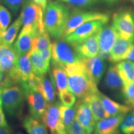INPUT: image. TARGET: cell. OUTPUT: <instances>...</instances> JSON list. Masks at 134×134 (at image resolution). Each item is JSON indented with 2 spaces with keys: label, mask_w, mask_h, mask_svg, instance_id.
<instances>
[{
  "label": "cell",
  "mask_w": 134,
  "mask_h": 134,
  "mask_svg": "<svg viewBox=\"0 0 134 134\" xmlns=\"http://www.w3.org/2000/svg\"><path fill=\"white\" fill-rule=\"evenodd\" d=\"M98 37L99 32L88 38L81 43L74 46L77 53L82 59L98 55L99 51Z\"/></svg>",
  "instance_id": "2e32d148"
},
{
  "label": "cell",
  "mask_w": 134,
  "mask_h": 134,
  "mask_svg": "<svg viewBox=\"0 0 134 134\" xmlns=\"http://www.w3.org/2000/svg\"><path fill=\"white\" fill-rule=\"evenodd\" d=\"M107 23L100 20L88 22L76 28L73 32L65 37L64 39L73 46H75L99 32Z\"/></svg>",
  "instance_id": "52a82bcc"
},
{
  "label": "cell",
  "mask_w": 134,
  "mask_h": 134,
  "mask_svg": "<svg viewBox=\"0 0 134 134\" xmlns=\"http://www.w3.org/2000/svg\"><path fill=\"white\" fill-rule=\"evenodd\" d=\"M37 34L34 31H21L13 46L18 56L26 55L31 51L33 39Z\"/></svg>",
  "instance_id": "d6986e66"
},
{
  "label": "cell",
  "mask_w": 134,
  "mask_h": 134,
  "mask_svg": "<svg viewBox=\"0 0 134 134\" xmlns=\"http://www.w3.org/2000/svg\"><path fill=\"white\" fill-rule=\"evenodd\" d=\"M70 14L69 8L57 1L47 4L43 12V21L45 29L50 36L56 40L63 38Z\"/></svg>",
  "instance_id": "7a4b0ae2"
},
{
  "label": "cell",
  "mask_w": 134,
  "mask_h": 134,
  "mask_svg": "<svg viewBox=\"0 0 134 134\" xmlns=\"http://www.w3.org/2000/svg\"><path fill=\"white\" fill-rule=\"evenodd\" d=\"M81 60L64 67L68 76L70 91L78 99H83L99 91L97 85L92 81L85 71Z\"/></svg>",
  "instance_id": "6da1fadb"
},
{
  "label": "cell",
  "mask_w": 134,
  "mask_h": 134,
  "mask_svg": "<svg viewBox=\"0 0 134 134\" xmlns=\"http://www.w3.org/2000/svg\"><path fill=\"white\" fill-rule=\"evenodd\" d=\"M59 104L58 102L48 104L41 118L42 121L49 129L51 133L68 134L60 117Z\"/></svg>",
  "instance_id": "9c48e42d"
},
{
  "label": "cell",
  "mask_w": 134,
  "mask_h": 134,
  "mask_svg": "<svg viewBox=\"0 0 134 134\" xmlns=\"http://www.w3.org/2000/svg\"><path fill=\"white\" fill-rule=\"evenodd\" d=\"M3 89H4L3 87L0 86V105H2V101H1V94H2Z\"/></svg>",
  "instance_id": "7bdbcfd3"
},
{
  "label": "cell",
  "mask_w": 134,
  "mask_h": 134,
  "mask_svg": "<svg viewBox=\"0 0 134 134\" xmlns=\"http://www.w3.org/2000/svg\"><path fill=\"white\" fill-rule=\"evenodd\" d=\"M52 76L58 93L69 90L68 83V76L64 68L60 66H52Z\"/></svg>",
  "instance_id": "484cf974"
},
{
  "label": "cell",
  "mask_w": 134,
  "mask_h": 134,
  "mask_svg": "<svg viewBox=\"0 0 134 134\" xmlns=\"http://www.w3.org/2000/svg\"><path fill=\"white\" fill-rule=\"evenodd\" d=\"M94 134H96V133H94ZM110 134H120V132H119V131H117V132H114V133H110Z\"/></svg>",
  "instance_id": "f6af8a7d"
},
{
  "label": "cell",
  "mask_w": 134,
  "mask_h": 134,
  "mask_svg": "<svg viewBox=\"0 0 134 134\" xmlns=\"http://www.w3.org/2000/svg\"><path fill=\"white\" fill-rule=\"evenodd\" d=\"M99 96L104 108L107 117L119 115H125L132 110L131 105L117 103L99 91Z\"/></svg>",
  "instance_id": "e0dca14e"
},
{
  "label": "cell",
  "mask_w": 134,
  "mask_h": 134,
  "mask_svg": "<svg viewBox=\"0 0 134 134\" xmlns=\"http://www.w3.org/2000/svg\"><path fill=\"white\" fill-rule=\"evenodd\" d=\"M4 76L5 75L4 73H3L2 72L0 71V86H1V85H2L3 80L4 79Z\"/></svg>",
  "instance_id": "b9f144b4"
},
{
  "label": "cell",
  "mask_w": 134,
  "mask_h": 134,
  "mask_svg": "<svg viewBox=\"0 0 134 134\" xmlns=\"http://www.w3.org/2000/svg\"><path fill=\"white\" fill-rule=\"evenodd\" d=\"M104 1L108 3H114L115 1H117V0H104Z\"/></svg>",
  "instance_id": "ee69618b"
},
{
  "label": "cell",
  "mask_w": 134,
  "mask_h": 134,
  "mask_svg": "<svg viewBox=\"0 0 134 134\" xmlns=\"http://www.w3.org/2000/svg\"><path fill=\"white\" fill-rule=\"evenodd\" d=\"M40 53L43 59L46 63L50 66V60L52 59V46L46 49L40 51Z\"/></svg>",
  "instance_id": "8d00e7d4"
},
{
  "label": "cell",
  "mask_w": 134,
  "mask_h": 134,
  "mask_svg": "<svg viewBox=\"0 0 134 134\" xmlns=\"http://www.w3.org/2000/svg\"><path fill=\"white\" fill-rule=\"evenodd\" d=\"M123 60H129V61L134 62V42L132 43V46L130 47V49L125 54Z\"/></svg>",
  "instance_id": "74e56055"
},
{
  "label": "cell",
  "mask_w": 134,
  "mask_h": 134,
  "mask_svg": "<svg viewBox=\"0 0 134 134\" xmlns=\"http://www.w3.org/2000/svg\"><path fill=\"white\" fill-rule=\"evenodd\" d=\"M125 115L110 116L97 121L95 125L94 133L110 134L118 131L120 124Z\"/></svg>",
  "instance_id": "9a60e30c"
},
{
  "label": "cell",
  "mask_w": 134,
  "mask_h": 134,
  "mask_svg": "<svg viewBox=\"0 0 134 134\" xmlns=\"http://www.w3.org/2000/svg\"><path fill=\"white\" fill-rule=\"evenodd\" d=\"M100 20L108 23L109 16L108 14L96 11H75L70 14L63 33V38L73 32L81 25L92 21Z\"/></svg>",
  "instance_id": "8992f818"
},
{
  "label": "cell",
  "mask_w": 134,
  "mask_h": 134,
  "mask_svg": "<svg viewBox=\"0 0 134 134\" xmlns=\"http://www.w3.org/2000/svg\"><path fill=\"white\" fill-rule=\"evenodd\" d=\"M132 106H133V109H134V101H133V103H132Z\"/></svg>",
  "instance_id": "7dc6e473"
},
{
  "label": "cell",
  "mask_w": 134,
  "mask_h": 134,
  "mask_svg": "<svg viewBox=\"0 0 134 134\" xmlns=\"http://www.w3.org/2000/svg\"><path fill=\"white\" fill-rule=\"evenodd\" d=\"M68 134H91L88 133L85 129L81 126L79 122L76 119L72 122L68 129L67 130Z\"/></svg>",
  "instance_id": "d590c367"
},
{
  "label": "cell",
  "mask_w": 134,
  "mask_h": 134,
  "mask_svg": "<svg viewBox=\"0 0 134 134\" xmlns=\"http://www.w3.org/2000/svg\"><path fill=\"white\" fill-rule=\"evenodd\" d=\"M0 134H12V131L9 125L0 127Z\"/></svg>",
  "instance_id": "60d3db41"
},
{
  "label": "cell",
  "mask_w": 134,
  "mask_h": 134,
  "mask_svg": "<svg viewBox=\"0 0 134 134\" xmlns=\"http://www.w3.org/2000/svg\"><path fill=\"white\" fill-rule=\"evenodd\" d=\"M133 42V41L124 39L118 36L110 50L109 60L112 63H117L122 61Z\"/></svg>",
  "instance_id": "ffe728a7"
},
{
  "label": "cell",
  "mask_w": 134,
  "mask_h": 134,
  "mask_svg": "<svg viewBox=\"0 0 134 134\" xmlns=\"http://www.w3.org/2000/svg\"><path fill=\"white\" fill-rule=\"evenodd\" d=\"M118 36V33L113 26L103 27L99 32V51L98 55L103 60L109 59L110 50Z\"/></svg>",
  "instance_id": "30bf717a"
},
{
  "label": "cell",
  "mask_w": 134,
  "mask_h": 134,
  "mask_svg": "<svg viewBox=\"0 0 134 134\" xmlns=\"http://www.w3.org/2000/svg\"><path fill=\"white\" fill-rule=\"evenodd\" d=\"M20 16L23 22L21 31H34L38 34L46 30L42 9L32 0H27L23 3Z\"/></svg>",
  "instance_id": "277c9868"
},
{
  "label": "cell",
  "mask_w": 134,
  "mask_h": 134,
  "mask_svg": "<svg viewBox=\"0 0 134 134\" xmlns=\"http://www.w3.org/2000/svg\"><path fill=\"white\" fill-rule=\"evenodd\" d=\"M116 67L123 83V88H125L134 80V62L122 60L117 63Z\"/></svg>",
  "instance_id": "7402d4cb"
},
{
  "label": "cell",
  "mask_w": 134,
  "mask_h": 134,
  "mask_svg": "<svg viewBox=\"0 0 134 134\" xmlns=\"http://www.w3.org/2000/svg\"><path fill=\"white\" fill-rule=\"evenodd\" d=\"M52 65L64 68L67 65L78 62L82 58L75 47L64 38L56 40L52 43Z\"/></svg>",
  "instance_id": "3957f363"
},
{
  "label": "cell",
  "mask_w": 134,
  "mask_h": 134,
  "mask_svg": "<svg viewBox=\"0 0 134 134\" xmlns=\"http://www.w3.org/2000/svg\"><path fill=\"white\" fill-rule=\"evenodd\" d=\"M75 107L76 109L75 119L86 132L92 133L94 131L96 121L94 118L90 105L84 99H80Z\"/></svg>",
  "instance_id": "8fae6325"
},
{
  "label": "cell",
  "mask_w": 134,
  "mask_h": 134,
  "mask_svg": "<svg viewBox=\"0 0 134 134\" xmlns=\"http://www.w3.org/2000/svg\"><path fill=\"white\" fill-rule=\"evenodd\" d=\"M26 96L31 115L37 119H41L48 104L46 99L37 90L26 92Z\"/></svg>",
  "instance_id": "7c38bea8"
},
{
  "label": "cell",
  "mask_w": 134,
  "mask_h": 134,
  "mask_svg": "<svg viewBox=\"0 0 134 134\" xmlns=\"http://www.w3.org/2000/svg\"><path fill=\"white\" fill-rule=\"evenodd\" d=\"M52 46L50 35L46 30L38 33L35 36L32 41V48L30 52L41 51Z\"/></svg>",
  "instance_id": "83f0119b"
},
{
  "label": "cell",
  "mask_w": 134,
  "mask_h": 134,
  "mask_svg": "<svg viewBox=\"0 0 134 134\" xmlns=\"http://www.w3.org/2000/svg\"><path fill=\"white\" fill-rule=\"evenodd\" d=\"M24 3V0H2V3L6 8L16 16Z\"/></svg>",
  "instance_id": "e575fe53"
},
{
  "label": "cell",
  "mask_w": 134,
  "mask_h": 134,
  "mask_svg": "<svg viewBox=\"0 0 134 134\" xmlns=\"http://www.w3.org/2000/svg\"><path fill=\"white\" fill-rule=\"evenodd\" d=\"M122 134H134V111H130L125 114L120 126Z\"/></svg>",
  "instance_id": "f546056e"
},
{
  "label": "cell",
  "mask_w": 134,
  "mask_h": 134,
  "mask_svg": "<svg viewBox=\"0 0 134 134\" xmlns=\"http://www.w3.org/2000/svg\"><path fill=\"white\" fill-rule=\"evenodd\" d=\"M81 61L89 77L98 85L104 73L106 66L104 60L97 55L93 57L83 58Z\"/></svg>",
  "instance_id": "4fadbf2b"
},
{
  "label": "cell",
  "mask_w": 134,
  "mask_h": 134,
  "mask_svg": "<svg viewBox=\"0 0 134 134\" xmlns=\"http://www.w3.org/2000/svg\"><path fill=\"white\" fill-rule=\"evenodd\" d=\"M104 83L105 88L110 91H122L123 88V83L117 71L116 65L110 66L107 70Z\"/></svg>",
  "instance_id": "603a6c76"
},
{
  "label": "cell",
  "mask_w": 134,
  "mask_h": 134,
  "mask_svg": "<svg viewBox=\"0 0 134 134\" xmlns=\"http://www.w3.org/2000/svg\"><path fill=\"white\" fill-rule=\"evenodd\" d=\"M16 134H24V133L22 132H18Z\"/></svg>",
  "instance_id": "bcb514c9"
},
{
  "label": "cell",
  "mask_w": 134,
  "mask_h": 134,
  "mask_svg": "<svg viewBox=\"0 0 134 134\" xmlns=\"http://www.w3.org/2000/svg\"><path fill=\"white\" fill-rule=\"evenodd\" d=\"M99 91L98 93H93L83 98L90 105L94 118L96 121H98L102 119L107 117L105 109L99 96Z\"/></svg>",
  "instance_id": "cb8c5ba5"
},
{
  "label": "cell",
  "mask_w": 134,
  "mask_h": 134,
  "mask_svg": "<svg viewBox=\"0 0 134 134\" xmlns=\"http://www.w3.org/2000/svg\"><path fill=\"white\" fill-rule=\"evenodd\" d=\"M8 122L3 110V105H0V127L8 126Z\"/></svg>",
  "instance_id": "f35d334b"
},
{
  "label": "cell",
  "mask_w": 134,
  "mask_h": 134,
  "mask_svg": "<svg viewBox=\"0 0 134 134\" xmlns=\"http://www.w3.org/2000/svg\"><path fill=\"white\" fill-rule=\"evenodd\" d=\"M28 55L31 60L34 73L37 75H44L47 74L49 70L50 66L47 64L43 59L40 52H29Z\"/></svg>",
  "instance_id": "4316f807"
},
{
  "label": "cell",
  "mask_w": 134,
  "mask_h": 134,
  "mask_svg": "<svg viewBox=\"0 0 134 134\" xmlns=\"http://www.w3.org/2000/svg\"><path fill=\"white\" fill-rule=\"evenodd\" d=\"M121 93L127 104L132 105L134 101V80L128 86L122 88Z\"/></svg>",
  "instance_id": "836d02e7"
},
{
  "label": "cell",
  "mask_w": 134,
  "mask_h": 134,
  "mask_svg": "<svg viewBox=\"0 0 134 134\" xmlns=\"http://www.w3.org/2000/svg\"><path fill=\"white\" fill-rule=\"evenodd\" d=\"M112 26L120 37L134 41V16L130 11H122L114 14Z\"/></svg>",
  "instance_id": "ba28073f"
},
{
  "label": "cell",
  "mask_w": 134,
  "mask_h": 134,
  "mask_svg": "<svg viewBox=\"0 0 134 134\" xmlns=\"http://www.w3.org/2000/svg\"><path fill=\"white\" fill-rule=\"evenodd\" d=\"M18 55L13 46H0V71L9 75L16 69Z\"/></svg>",
  "instance_id": "5bb4252c"
},
{
  "label": "cell",
  "mask_w": 134,
  "mask_h": 134,
  "mask_svg": "<svg viewBox=\"0 0 134 134\" xmlns=\"http://www.w3.org/2000/svg\"><path fill=\"white\" fill-rule=\"evenodd\" d=\"M12 20V16L7 8L0 4V34L8 29Z\"/></svg>",
  "instance_id": "4dcf8cb0"
},
{
  "label": "cell",
  "mask_w": 134,
  "mask_h": 134,
  "mask_svg": "<svg viewBox=\"0 0 134 134\" xmlns=\"http://www.w3.org/2000/svg\"><path fill=\"white\" fill-rule=\"evenodd\" d=\"M58 2L66 3L70 6L78 8H88L93 6L99 0H57Z\"/></svg>",
  "instance_id": "d6a6232c"
},
{
  "label": "cell",
  "mask_w": 134,
  "mask_h": 134,
  "mask_svg": "<svg viewBox=\"0 0 134 134\" xmlns=\"http://www.w3.org/2000/svg\"><path fill=\"white\" fill-rule=\"evenodd\" d=\"M34 3H36L38 6H39L42 9L43 12L46 9L47 5V0H32Z\"/></svg>",
  "instance_id": "ab89813d"
},
{
  "label": "cell",
  "mask_w": 134,
  "mask_h": 134,
  "mask_svg": "<svg viewBox=\"0 0 134 134\" xmlns=\"http://www.w3.org/2000/svg\"><path fill=\"white\" fill-rule=\"evenodd\" d=\"M22 26L23 22L21 16H19L9 27L0 34V46H12Z\"/></svg>",
  "instance_id": "44dd1931"
},
{
  "label": "cell",
  "mask_w": 134,
  "mask_h": 134,
  "mask_svg": "<svg viewBox=\"0 0 134 134\" xmlns=\"http://www.w3.org/2000/svg\"><path fill=\"white\" fill-rule=\"evenodd\" d=\"M23 125L28 134H48L46 124L31 115L25 117Z\"/></svg>",
  "instance_id": "d4e9b609"
},
{
  "label": "cell",
  "mask_w": 134,
  "mask_h": 134,
  "mask_svg": "<svg viewBox=\"0 0 134 134\" xmlns=\"http://www.w3.org/2000/svg\"><path fill=\"white\" fill-rule=\"evenodd\" d=\"M26 99V93L21 85H13L3 89L1 101L5 111L11 117L21 114Z\"/></svg>",
  "instance_id": "5b68a950"
},
{
  "label": "cell",
  "mask_w": 134,
  "mask_h": 134,
  "mask_svg": "<svg viewBox=\"0 0 134 134\" xmlns=\"http://www.w3.org/2000/svg\"><path fill=\"white\" fill-rule=\"evenodd\" d=\"M51 134H57L56 133H51Z\"/></svg>",
  "instance_id": "c3c4849f"
},
{
  "label": "cell",
  "mask_w": 134,
  "mask_h": 134,
  "mask_svg": "<svg viewBox=\"0 0 134 134\" xmlns=\"http://www.w3.org/2000/svg\"><path fill=\"white\" fill-rule=\"evenodd\" d=\"M62 104L65 106L73 107L75 104L76 97L69 90L58 93Z\"/></svg>",
  "instance_id": "1f68e13d"
},
{
  "label": "cell",
  "mask_w": 134,
  "mask_h": 134,
  "mask_svg": "<svg viewBox=\"0 0 134 134\" xmlns=\"http://www.w3.org/2000/svg\"><path fill=\"white\" fill-rule=\"evenodd\" d=\"M59 109L60 117L67 131L76 117V107L65 106L62 104L60 103Z\"/></svg>",
  "instance_id": "f1b7e54d"
},
{
  "label": "cell",
  "mask_w": 134,
  "mask_h": 134,
  "mask_svg": "<svg viewBox=\"0 0 134 134\" xmlns=\"http://www.w3.org/2000/svg\"><path fill=\"white\" fill-rule=\"evenodd\" d=\"M55 86L51 73H49V76L47 74L42 75L37 86V90L46 99L48 104L53 103L55 101L56 91Z\"/></svg>",
  "instance_id": "ac0fdd59"
}]
</instances>
